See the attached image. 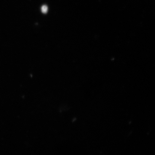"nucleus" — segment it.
<instances>
[{
	"label": "nucleus",
	"instance_id": "obj_1",
	"mask_svg": "<svg viewBox=\"0 0 155 155\" xmlns=\"http://www.w3.org/2000/svg\"><path fill=\"white\" fill-rule=\"evenodd\" d=\"M47 11H48V7H47V6L44 5V6H43L42 8H41V11H42L43 13H46L47 12Z\"/></svg>",
	"mask_w": 155,
	"mask_h": 155
}]
</instances>
